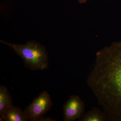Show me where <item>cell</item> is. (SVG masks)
I'll return each mask as SVG.
<instances>
[{"mask_svg": "<svg viewBox=\"0 0 121 121\" xmlns=\"http://www.w3.org/2000/svg\"><path fill=\"white\" fill-rule=\"evenodd\" d=\"M87 83L109 120L121 121V41L97 52Z\"/></svg>", "mask_w": 121, "mask_h": 121, "instance_id": "1", "label": "cell"}, {"mask_svg": "<svg viewBox=\"0 0 121 121\" xmlns=\"http://www.w3.org/2000/svg\"><path fill=\"white\" fill-rule=\"evenodd\" d=\"M89 0H78V2L79 4H82L86 3L87 1Z\"/></svg>", "mask_w": 121, "mask_h": 121, "instance_id": "9", "label": "cell"}, {"mask_svg": "<svg viewBox=\"0 0 121 121\" xmlns=\"http://www.w3.org/2000/svg\"><path fill=\"white\" fill-rule=\"evenodd\" d=\"M56 121L55 119H52L50 117H43L40 118L38 121Z\"/></svg>", "mask_w": 121, "mask_h": 121, "instance_id": "8", "label": "cell"}, {"mask_svg": "<svg viewBox=\"0 0 121 121\" xmlns=\"http://www.w3.org/2000/svg\"><path fill=\"white\" fill-rule=\"evenodd\" d=\"M0 119L6 121H27L28 119L24 111L13 105L7 109L0 116Z\"/></svg>", "mask_w": 121, "mask_h": 121, "instance_id": "5", "label": "cell"}, {"mask_svg": "<svg viewBox=\"0 0 121 121\" xmlns=\"http://www.w3.org/2000/svg\"><path fill=\"white\" fill-rule=\"evenodd\" d=\"M13 106V101L9 92L6 86H0V115L7 109Z\"/></svg>", "mask_w": 121, "mask_h": 121, "instance_id": "7", "label": "cell"}, {"mask_svg": "<svg viewBox=\"0 0 121 121\" xmlns=\"http://www.w3.org/2000/svg\"><path fill=\"white\" fill-rule=\"evenodd\" d=\"M109 120L108 116L105 112L99 108H94L87 112L79 119L80 121H105Z\"/></svg>", "mask_w": 121, "mask_h": 121, "instance_id": "6", "label": "cell"}, {"mask_svg": "<svg viewBox=\"0 0 121 121\" xmlns=\"http://www.w3.org/2000/svg\"><path fill=\"white\" fill-rule=\"evenodd\" d=\"M1 42L12 48L24 60L25 66L29 69L44 70L48 66V56L45 48L34 41H29L25 44Z\"/></svg>", "mask_w": 121, "mask_h": 121, "instance_id": "2", "label": "cell"}, {"mask_svg": "<svg viewBox=\"0 0 121 121\" xmlns=\"http://www.w3.org/2000/svg\"><path fill=\"white\" fill-rule=\"evenodd\" d=\"M52 105L51 96L44 91L24 111L28 121H38L50 110Z\"/></svg>", "mask_w": 121, "mask_h": 121, "instance_id": "3", "label": "cell"}, {"mask_svg": "<svg viewBox=\"0 0 121 121\" xmlns=\"http://www.w3.org/2000/svg\"><path fill=\"white\" fill-rule=\"evenodd\" d=\"M85 105L77 95L70 96L63 108L64 121H73L80 119L84 115Z\"/></svg>", "mask_w": 121, "mask_h": 121, "instance_id": "4", "label": "cell"}]
</instances>
